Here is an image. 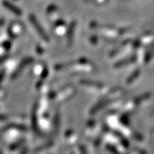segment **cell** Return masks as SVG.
<instances>
[{
    "mask_svg": "<svg viewBox=\"0 0 154 154\" xmlns=\"http://www.w3.org/2000/svg\"><path fill=\"white\" fill-rule=\"evenodd\" d=\"M27 148H24L21 152H20L19 154H27Z\"/></svg>",
    "mask_w": 154,
    "mask_h": 154,
    "instance_id": "obj_20",
    "label": "cell"
},
{
    "mask_svg": "<svg viewBox=\"0 0 154 154\" xmlns=\"http://www.w3.org/2000/svg\"><path fill=\"white\" fill-rule=\"evenodd\" d=\"M33 61H34V59L32 58V57H27V58L23 59V60L20 63V64L18 65L17 67L16 68L15 71L12 74L11 79H13V80H14V79H16V78H17L20 74V73L22 72L23 69L24 68V67H26L28 64L31 63Z\"/></svg>",
    "mask_w": 154,
    "mask_h": 154,
    "instance_id": "obj_2",
    "label": "cell"
},
{
    "mask_svg": "<svg viewBox=\"0 0 154 154\" xmlns=\"http://www.w3.org/2000/svg\"><path fill=\"white\" fill-rule=\"evenodd\" d=\"M8 58H9V55H4V56L0 57V63L5 62Z\"/></svg>",
    "mask_w": 154,
    "mask_h": 154,
    "instance_id": "obj_19",
    "label": "cell"
},
{
    "mask_svg": "<svg viewBox=\"0 0 154 154\" xmlns=\"http://www.w3.org/2000/svg\"><path fill=\"white\" fill-rule=\"evenodd\" d=\"M139 73H140V70H139V69H137L136 70H135V71L133 72V74H131V75H130V77L128 78V80H127L128 84L132 83V82H134V81H135V79L138 78V77H139Z\"/></svg>",
    "mask_w": 154,
    "mask_h": 154,
    "instance_id": "obj_10",
    "label": "cell"
},
{
    "mask_svg": "<svg viewBox=\"0 0 154 154\" xmlns=\"http://www.w3.org/2000/svg\"><path fill=\"white\" fill-rule=\"evenodd\" d=\"M135 60H136V57H135V56H133V57H130V58L122 60L119 61V62L116 63L113 66H114V67H121V66H125V65L130 64L131 63H134Z\"/></svg>",
    "mask_w": 154,
    "mask_h": 154,
    "instance_id": "obj_7",
    "label": "cell"
},
{
    "mask_svg": "<svg viewBox=\"0 0 154 154\" xmlns=\"http://www.w3.org/2000/svg\"><path fill=\"white\" fill-rule=\"evenodd\" d=\"M59 125H60V115L59 113H57L55 116V121H54V128H58Z\"/></svg>",
    "mask_w": 154,
    "mask_h": 154,
    "instance_id": "obj_14",
    "label": "cell"
},
{
    "mask_svg": "<svg viewBox=\"0 0 154 154\" xmlns=\"http://www.w3.org/2000/svg\"><path fill=\"white\" fill-rule=\"evenodd\" d=\"M4 24V20L2 19H0V27L2 25H3Z\"/></svg>",
    "mask_w": 154,
    "mask_h": 154,
    "instance_id": "obj_21",
    "label": "cell"
},
{
    "mask_svg": "<svg viewBox=\"0 0 154 154\" xmlns=\"http://www.w3.org/2000/svg\"><path fill=\"white\" fill-rule=\"evenodd\" d=\"M106 149H107L109 152H111L112 154H121V152H119V151L117 150V148H116L115 146H112V145H106Z\"/></svg>",
    "mask_w": 154,
    "mask_h": 154,
    "instance_id": "obj_11",
    "label": "cell"
},
{
    "mask_svg": "<svg viewBox=\"0 0 154 154\" xmlns=\"http://www.w3.org/2000/svg\"><path fill=\"white\" fill-rule=\"evenodd\" d=\"M2 5H3L5 7L9 10L10 11L13 12L14 14L17 16H21L22 15V11L20 10L19 8L17 7L16 6H14V4H12L11 2H9L8 0H3L2 1Z\"/></svg>",
    "mask_w": 154,
    "mask_h": 154,
    "instance_id": "obj_4",
    "label": "cell"
},
{
    "mask_svg": "<svg viewBox=\"0 0 154 154\" xmlns=\"http://www.w3.org/2000/svg\"><path fill=\"white\" fill-rule=\"evenodd\" d=\"M28 19H29L30 22L32 23V25L34 26L35 29L36 30V31L38 32L39 36L42 38V39H43V40L45 42H49V37H48L47 34L45 33V30L43 29L42 25L40 24L38 20L36 19V17H35V16H34L33 14H31V15H29V17H28Z\"/></svg>",
    "mask_w": 154,
    "mask_h": 154,
    "instance_id": "obj_1",
    "label": "cell"
},
{
    "mask_svg": "<svg viewBox=\"0 0 154 154\" xmlns=\"http://www.w3.org/2000/svg\"><path fill=\"white\" fill-rule=\"evenodd\" d=\"M121 121L124 125H128L129 124V118L128 117H126L125 115L122 116L121 118Z\"/></svg>",
    "mask_w": 154,
    "mask_h": 154,
    "instance_id": "obj_16",
    "label": "cell"
},
{
    "mask_svg": "<svg viewBox=\"0 0 154 154\" xmlns=\"http://www.w3.org/2000/svg\"><path fill=\"white\" fill-rule=\"evenodd\" d=\"M0 154H3V153H2V151H1V150H0Z\"/></svg>",
    "mask_w": 154,
    "mask_h": 154,
    "instance_id": "obj_22",
    "label": "cell"
},
{
    "mask_svg": "<svg viewBox=\"0 0 154 154\" xmlns=\"http://www.w3.org/2000/svg\"><path fill=\"white\" fill-rule=\"evenodd\" d=\"M52 146H53V143H47V144L44 145V146H42L38 147V148L36 149V152H40V151H42V149H47V148H49V147H51Z\"/></svg>",
    "mask_w": 154,
    "mask_h": 154,
    "instance_id": "obj_12",
    "label": "cell"
},
{
    "mask_svg": "<svg viewBox=\"0 0 154 154\" xmlns=\"http://www.w3.org/2000/svg\"><path fill=\"white\" fill-rule=\"evenodd\" d=\"M22 143H23V141H20V142H18V143H14V144H13L10 146V149H11V150H14V149H17L18 147L20 146V144H21Z\"/></svg>",
    "mask_w": 154,
    "mask_h": 154,
    "instance_id": "obj_15",
    "label": "cell"
},
{
    "mask_svg": "<svg viewBox=\"0 0 154 154\" xmlns=\"http://www.w3.org/2000/svg\"><path fill=\"white\" fill-rule=\"evenodd\" d=\"M80 152L81 154H88V151L86 149L85 146H83V145L80 146Z\"/></svg>",
    "mask_w": 154,
    "mask_h": 154,
    "instance_id": "obj_17",
    "label": "cell"
},
{
    "mask_svg": "<svg viewBox=\"0 0 154 154\" xmlns=\"http://www.w3.org/2000/svg\"><path fill=\"white\" fill-rule=\"evenodd\" d=\"M80 83L82 85H85L95 86V87H97V88H101V87H103V84H100V83H98V82H92V81L88 80H82L80 82Z\"/></svg>",
    "mask_w": 154,
    "mask_h": 154,
    "instance_id": "obj_9",
    "label": "cell"
},
{
    "mask_svg": "<svg viewBox=\"0 0 154 154\" xmlns=\"http://www.w3.org/2000/svg\"><path fill=\"white\" fill-rule=\"evenodd\" d=\"M110 102H111V100H105V101L102 102V103H100L97 104L96 106H94V107L92 108V109L91 110V113H96V112L99 111L100 109H103V108L105 106H106L107 104H109Z\"/></svg>",
    "mask_w": 154,
    "mask_h": 154,
    "instance_id": "obj_8",
    "label": "cell"
},
{
    "mask_svg": "<svg viewBox=\"0 0 154 154\" xmlns=\"http://www.w3.org/2000/svg\"><path fill=\"white\" fill-rule=\"evenodd\" d=\"M31 122H32V128L34 131L38 132V121H37V107L36 106H34L32 109V115H31Z\"/></svg>",
    "mask_w": 154,
    "mask_h": 154,
    "instance_id": "obj_6",
    "label": "cell"
},
{
    "mask_svg": "<svg viewBox=\"0 0 154 154\" xmlns=\"http://www.w3.org/2000/svg\"><path fill=\"white\" fill-rule=\"evenodd\" d=\"M2 46L6 50H10L12 47V44L10 41H6L2 43Z\"/></svg>",
    "mask_w": 154,
    "mask_h": 154,
    "instance_id": "obj_13",
    "label": "cell"
},
{
    "mask_svg": "<svg viewBox=\"0 0 154 154\" xmlns=\"http://www.w3.org/2000/svg\"><path fill=\"white\" fill-rule=\"evenodd\" d=\"M75 27H76V21L71 22L68 27L67 33H66V39H67V44H68L69 46H71L73 44V42H74V35Z\"/></svg>",
    "mask_w": 154,
    "mask_h": 154,
    "instance_id": "obj_3",
    "label": "cell"
},
{
    "mask_svg": "<svg viewBox=\"0 0 154 154\" xmlns=\"http://www.w3.org/2000/svg\"><path fill=\"white\" fill-rule=\"evenodd\" d=\"M17 129V130H20V131H26L27 130V127L25 125H17V124H10V125H7L6 127H4L3 128L1 129V132H5L6 131L9 130V129Z\"/></svg>",
    "mask_w": 154,
    "mask_h": 154,
    "instance_id": "obj_5",
    "label": "cell"
},
{
    "mask_svg": "<svg viewBox=\"0 0 154 154\" xmlns=\"http://www.w3.org/2000/svg\"><path fill=\"white\" fill-rule=\"evenodd\" d=\"M5 70L4 69H2L1 71H0V85H1V84H2V81H3V78H4V76H5Z\"/></svg>",
    "mask_w": 154,
    "mask_h": 154,
    "instance_id": "obj_18",
    "label": "cell"
}]
</instances>
